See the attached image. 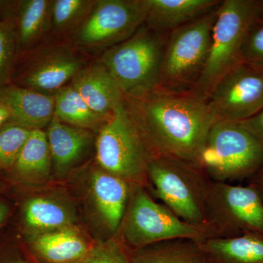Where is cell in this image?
Instances as JSON below:
<instances>
[{"instance_id":"obj_34","label":"cell","mask_w":263,"mask_h":263,"mask_svg":"<svg viewBox=\"0 0 263 263\" xmlns=\"http://www.w3.org/2000/svg\"><path fill=\"white\" fill-rule=\"evenodd\" d=\"M8 213H9V209H8V205L0 202V226L4 222L8 215Z\"/></svg>"},{"instance_id":"obj_12","label":"cell","mask_w":263,"mask_h":263,"mask_svg":"<svg viewBox=\"0 0 263 263\" xmlns=\"http://www.w3.org/2000/svg\"><path fill=\"white\" fill-rule=\"evenodd\" d=\"M33 60L19 79L27 89L48 94L65 87L85 66L80 57L67 46L46 49Z\"/></svg>"},{"instance_id":"obj_2","label":"cell","mask_w":263,"mask_h":263,"mask_svg":"<svg viewBox=\"0 0 263 263\" xmlns=\"http://www.w3.org/2000/svg\"><path fill=\"white\" fill-rule=\"evenodd\" d=\"M95 146L103 171L130 184L146 183L148 165L157 155L126 99L100 128Z\"/></svg>"},{"instance_id":"obj_11","label":"cell","mask_w":263,"mask_h":263,"mask_svg":"<svg viewBox=\"0 0 263 263\" xmlns=\"http://www.w3.org/2000/svg\"><path fill=\"white\" fill-rule=\"evenodd\" d=\"M215 122H241L263 109V66L241 61L221 79L207 99Z\"/></svg>"},{"instance_id":"obj_5","label":"cell","mask_w":263,"mask_h":263,"mask_svg":"<svg viewBox=\"0 0 263 263\" xmlns=\"http://www.w3.org/2000/svg\"><path fill=\"white\" fill-rule=\"evenodd\" d=\"M195 165L216 182L250 179L263 165V143L238 122H217Z\"/></svg>"},{"instance_id":"obj_35","label":"cell","mask_w":263,"mask_h":263,"mask_svg":"<svg viewBox=\"0 0 263 263\" xmlns=\"http://www.w3.org/2000/svg\"><path fill=\"white\" fill-rule=\"evenodd\" d=\"M7 2H5V1H0V8H2V6H3V5H4L5 4V3H6Z\"/></svg>"},{"instance_id":"obj_8","label":"cell","mask_w":263,"mask_h":263,"mask_svg":"<svg viewBox=\"0 0 263 263\" xmlns=\"http://www.w3.org/2000/svg\"><path fill=\"white\" fill-rule=\"evenodd\" d=\"M256 0H224L217 8L206 64L193 88L208 99L217 83L241 62L246 34L254 20Z\"/></svg>"},{"instance_id":"obj_9","label":"cell","mask_w":263,"mask_h":263,"mask_svg":"<svg viewBox=\"0 0 263 263\" xmlns=\"http://www.w3.org/2000/svg\"><path fill=\"white\" fill-rule=\"evenodd\" d=\"M148 0H98L76 29L75 41L88 48L109 49L127 41L146 22Z\"/></svg>"},{"instance_id":"obj_14","label":"cell","mask_w":263,"mask_h":263,"mask_svg":"<svg viewBox=\"0 0 263 263\" xmlns=\"http://www.w3.org/2000/svg\"><path fill=\"white\" fill-rule=\"evenodd\" d=\"M70 84L90 108L102 117L110 118L125 99L100 60L85 65Z\"/></svg>"},{"instance_id":"obj_19","label":"cell","mask_w":263,"mask_h":263,"mask_svg":"<svg viewBox=\"0 0 263 263\" xmlns=\"http://www.w3.org/2000/svg\"><path fill=\"white\" fill-rule=\"evenodd\" d=\"M33 248L48 263H82L90 252L84 238L70 228L41 233Z\"/></svg>"},{"instance_id":"obj_28","label":"cell","mask_w":263,"mask_h":263,"mask_svg":"<svg viewBox=\"0 0 263 263\" xmlns=\"http://www.w3.org/2000/svg\"><path fill=\"white\" fill-rule=\"evenodd\" d=\"M82 263H132V259L122 243L112 238L90 250Z\"/></svg>"},{"instance_id":"obj_29","label":"cell","mask_w":263,"mask_h":263,"mask_svg":"<svg viewBox=\"0 0 263 263\" xmlns=\"http://www.w3.org/2000/svg\"><path fill=\"white\" fill-rule=\"evenodd\" d=\"M241 60L263 66V22L254 20L249 27L242 46Z\"/></svg>"},{"instance_id":"obj_32","label":"cell","mask_w":263,"mask_h":263,"mask_svg":"<svg viewBox=\"0 0 263 263\" xmlns=\"http://www.w3.org/2000/svg\"><path fill=\"white\" fill-rule=\"evenodd\" d=\"M254 21L263 22V0H256Z\"/></svg>"},{"instance_id":"obj_6","label":"cell","mask_w":263,"mask_h":263,"mask_svg":"<svg viewBox=\"0 0 263 263\" xmlns=\"http://www.w3.org/2000/svg\"><path fill=\"white\" fill-rule=\"evenodd\" d=\"M147 181L156 196L182 220L193 226L208 224L207 196L211 180L195 164L156 156L148 165Z\"/></svg>"},{"instance_id":"obj_26","label":"cell","mask_w":263,"mask_h":263,"mask_svg":"<svg viewBox=\"0 0 263 263\" xmlns=\"http://www.w3.org/2000/svg\"><path fill=\"white\" fill-rule=\"evenodd\" d=\"M18 48L15 22L11 18L0 21V89L8 86Z\"/></svg>"},{"instance_id":"obj_17","label":"cell","mask_w":263,"mask_h":263,"mask_svg":"<svg viewBox=\"0 0 263 263\" xmlns=\"http://www.w3.org/2000/svg\"><path fill=\"white\" fill-rule=\"evenodd\" d=\"M46 136L52 161L60 173L68 171L79 162L91 141L86 129L66 124L54 117L48 124Z\"/></svg>"},{"instance_id":"obj_15","label":"cell","mask_w":263,"mask_h":263,"mask_svg":"<svg viewBox=\"0 0 263 263\" xmlns=\"http://www.w3.org/2000/svg\"><path fill=\"white\" fill-rule=\"evenodd\" d=\"M90 185L93 200L104 224L111 234H116L127 210L130 183L101 169L91 175Z\"/></svg>"},{"instance_id":"obj_24","label":"cell","mask_w":263,"mask_h":263,"mask_svg":"<svg viewBox=\"0 0 263 263\" xmlns=\"http://www.w3.org/2000/svg\"><path fill=\"white\" fill-rule=\"evenodd\" d=\"M24 216L27 226L43 233L70 228L73 221L67 209L46 197L29 200L24 206Z\"/></svg>"},{"instance_id":"obj_22","label":"cell","mask_w":263,"mask_h":263,"mask_svg":"<svg viewBox=\"0 0 263 263\" xmlns=\"http://www.w3.org/2000/svg\"><path fill=\"white\" fill-rule=\"evenodd\" d=\"M52 159L47 136L42 129L31 131L13 166L24 179L42 181L51 173Z\"/></svg>"},{"instance_id":"obj_13","label":"cell","mask_w":263,"mask_h":263,"mask_svg":"<svg viewBox=\"0 0 263 263\" xmlns=\"http://www.w3.org/2000/svg\"><path fill=\"white\" fill-rule=\"evenodd\" d=\"M0 103L10 112L11 124L30 130L42 129L54 117L53 95L38 92L18 85L0 89Z\"/></svg>"},{"instance_id":"obj_21","label":"cell","mask_w":263,"mask_h":263,"mask_svg":"<svg viewBox=\"0 0 263 263\" xmlns=\"http://www.w3.org/2000/svg\"><path fill=\"white\" fill-rule=\"evenodd\" d=\"M16 27L18 48H27L39 41L51 26L50 0L18 2Z\"/></svg>"},{"instance_id":"obj_16","label":"cell","mask_w":263,"mask_h":263,"mask_svg":"<svg viewBox=\"0 0 263 263\" xmlns=\"http://www.w3.org/2000/svg\"><path fill=\"white\" fill-rule=\"evenodd\" d=\"M145 25L159 34L170 32L217 8L218 0H148Z\"/></svg>"},{"instance_id":"obj_4","label":"cell","mask_w":263,"mask_h":263,"mask_svg":"<svg viewBox=\"0 0 263 263\" xmlns=\"http://www.w3.org/2000/svg\"><path fill=\"white\" fill-rule=\"evenodd\" d=\"M119 230L124 243L134 250L167 240L190 239L202 243L218 238L210 224H189L165 205L155 201L141 184H131L127 210Z\"/></svg>"},{"instance_id":"obj_7","label":"cell","mask_w":263,"mask_h":263,"mask_svg":"<svg viewBox=\"0 0 263 263\" xmlns=\"http://www.w3.org/2000/svg\"><path fill=\"white\" fill-rule=\"evenodd\" d=\"M218 7L170 32L164 45L159 88L184 91L195 87L206 64Z\"/></svg>"},{"instance_id":"obj_31","label":"cell","mask_w":263,"mask_h":263,"mask_svg":"<svg viewBox=\"0 0 263 263\" xmlns=\"http://www.w3.org/2000/svg\"><path fill=\"white\" fill-rule=\"evenodd\" d=\"M249 184L253 186L257 190V193H259V196L261 197L263 201V165L257 171V174H254L251 178Z\"/></svg>"},{"instance_id":"obj_23","label":"cell","mask_w":263,"mask_h":263,"mask_svg":"<svg viewBox=\"0 0 263 263\" xmlns=\"http://www.w3.org/2000/svg\"><path fill=\"white\" fill-rule=\"evenodd\" d=\"M53 96L54 117L66 124L85 129H100L109 119L95 113L71 84L59 90Z\"/></svg>"},{"instance_id":"obj_33","label":"cell","mask_w":263,"mask_h":263,"mask_svg":"<svg viewBox=\"0 0 263 263\" xmlns=\"http://www.w3.org/2000/svg\"><path fill=\"white\" fill-rule=\"evenodd\" d=\"M10 115L9 110L3 104L0 103V127L5 122L10 120Z\"/></svg>"},{"instance_id":"obj_1","label":"cell","mask_w":263,"mask_h":263,"mask_svg":"<svg viewBox=\"0 0 263 263\" xmlns=\"http://www.w3.org/2000/svg\"><path fill=\"white\" fill-rule=\"evenodd\" d=\"M127 101L157 155L196 164L216 123L206 99L193 90L158 88Z\"/></svg>"},{"instance_id":"obj_20","label":"cell","mask_w":263,"mask_h":263,"mask_svg":"<svg viewBox=\"0 0 263 263\" xmlns=\"http://www.w3.org/2000/svg\"><path fill=\"white\" fill-rule=\"evenodd\" d=\"M132 263H211L199 242L176 239L160 242L133 252Z\"/></svg>"},{"instance_id":"obj_27","label":"cell","mask_w":263,"mask_h":263,"mask_svg":"<svg viewBox=\"0 0 263 263\" xmlns=\"http://www.w3.org/2000/svg\"><path fill=\"white\" fill-rule=\"evenodd\" d=\"M31 131L13 124L0 131V170L13 167Z\"/></svg>"},{"instance_id":"obj_10","label":"cell","mask_w":263,"mask_h":263,"mask_svg":"<svg viewBox=\"0 0 263 263\" xmlns=\"http://www.w3.org/2000/svg\"><path fill=\"white\" fill-rule=\"evenodd\" d=\"M208 224L218 238L263 233V201L257 190L211 180L207 196Z\"/></svg>"},{"instance_id":"obj_18","label":"cell","mask_w":263,"mask_h":263,"mask_svg":"<svg viewBox=\"0 0 263 263\" xmlns=\"http://www.w3.org/2000/svg\"><path fill=\"white\" fill-rule=\"evenodd\" d=\"M200 245L211 263H263V233L209 238Z\"/></svg>"},{"instance_id":"obj_30","label":"cell","mask_w":263,"mask_h":263,"mask_svg":"<svg viewBox=\"0 0 263 263\" xmlns=\"http://www.w3.org/2000/svg\"><path fill=\"white\" fill-rule=\"evenodd\" d=\"M238 123L263 143V109L250 119Z\"/></svg>"},{"instance_id":"obj_25","label":"cell","mask_w":263,"mask_h":263,"mask_svg":"<svg viewBox=\"0 0 263 263\" xmlns=\"http://www.w3.org/2000/svg\"><path fill=\"white\" fill-rule=\"evenodd\" d=\"M95 3L92 0H54L52 3L51 27L58 32L78 28Z\"/></svg>"},{"instance_id":"obj_3","label":"cell","mask_w":263,"mask_h":263,"mask_svg":"<svg viewBox=\"0 0 263 263\" xmlns=\"http://www.w3.org/2000/svg\"><path fill=\"white\" fill-rule=\"evenodd\" d=\"M167 35L156 32L144 24L127 41L104 52L100 61L124 98L138 100L158 89Z\"/></svg>"}]
</instances>
